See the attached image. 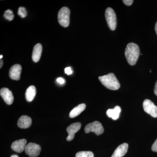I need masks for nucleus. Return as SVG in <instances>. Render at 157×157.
Masks as SVG:
<instances>
[{"instance_id":"f257e3e1","label":"nucleus","mask_w":157,"mask_h":157,"mask_svg":"<svg viewBox=\"0 0 157 157\" xmlns=\"http://www.w3.org/2000/svg\"><path fill=\"white\" fill-rule=\"evenodd\" d=\"M140 53V49L137 44L131 42L127 45L125 51V56L127 61L131 66L135 65L138 60Z\"/></svg>"},{"instance_id":"f03ea898","label":"nucleus","mask_w":157,"mask_h":157,"mask_svg":"<svg viewBox=\"0 0 157 157\" xmlns=\"http://www.w3.org/2000/svg\"><path fill=\"white\" fill-rule=\"evenodd\" d=\"M99 79L101 83L108 89L116 90L120 87V84L115 75L109 73L107 75L99 77Z\"/></svg>"},{"instance_id":"7ed1b4c3","label":"nucleus","mask_w":157,"mask_h":157,"mask_svg":"<svg viewBox=\"0 0 157 157\" xmlns=\"http://www.w3.org/2000/svg\"><path fill=\"white\" fill-rule=\"evenodd\" d=\"M70 11L67 7H63L59 10L58 15L59 23L64 27H67L70 24Z\"/></svg>"},{"instance_id":"20e7f679","label":"nucleus","mask_w":157,"mask_h":157,"mask_svg":"<svg viewBox=\"0 0 157 157\" xmlns=\"http://www.w3.org/2000/svg\"><path fill=\"white\" fill-rule=\"evenodd\" d=\"M105 17L107 25L111 30H115L117 25L116 15L114 10L111 8H108L105 11Z\"/></svg>"},{"instance_id":"39448f33","label":"nucleus","mask_w":157,"mask_h":157,"mask_svg":"<svg viewBox=\"0 0 157 157\" xmlns=\"http://www.w3.org/2000/svg\"><path fill=\"white\" fill-rule=\"evenodd\" d=\"M84 131L86 133L92 132L95 133L97 135H99L104 133V129L100 122L95 121L86 125Z\"/></svg>"},{"instance_id":"423d86ee","label":"nucleus","mask_w":157,"mask_h":157,"mask_svg":"<svg viewBox=\"0 0 157 157\" xmlns=\"http://www.w3.org/2000/svg\"><path fill=\"white\" fill-rule=\"evenodd\" d=\"M143 109L147 113L152 117H157V107L153 102L149 99H146L143 103Z\"/></svg>"},{"instance_id":"0eeeda50","label":"nucleus","mask_w":157,"mask_h":157,"mask_svg":"<svg viewBox=\"0 0 157 157\" xmlns=\"http://www.w3.org/2000/svg\"><path fill=\"white\" fill-rule=\"evenodd\" d=\"M25 153L30 157L39 156L41 151V147L36 143H29L25 147Z\"/></svg>"},{"instance_id":"6e6552de","label":"nucleus","mask_w":157,"mask_h":157,"mask_svg":"<svg viewBox=\"0 0 157 157\" xmlns=\"http://www.w3.org/2000/svg\"><path fill=\"white\" fill-rule=\"evenodd\" d=\"M81 127V124L79 122L74 123L70 124L67 128V131L68 133V136L67 140L70 141L73 140L75 136V134L80 130Z\"/></svg>"},{"instance_id":"1a4fd4ad","label":"nucleus","mask_w":157,"mask_h":157,"mask_svg":"<svg viewBox=\"0 0 157 157\" xmlns=\"http://www.w3.org/2000/svg\"><path fill=\"white\" fill-rule=\"evenodd\" d=\"M0 94L4 101L8 105H11L14 101L12 92L7 88H3L0 90Z\"/></svg>"},{"instance_id":"9d476101","label":"nucleus","mask_w":157,"mask_h":157,"mask_svg":"<svg viewBox=\"0 0 157 157\" xmlns=\"http://www.w3.org/2000/svg\"><path fill=\"white\" fill-rule=\"evenodd\" d=\"M21 72V67L20 65H13L10 68L9 75L10 78L13 80H18L20 78Z\"/></svg>"},{"instance_id":"9b49d317","label":"nucleus","mask_w":157,"mask_h":157,"mask_svg":"<svg viewBox=\"0 0 157 157\" xmlns=\"http://www.w3.org/2000/svg\"><path fill=\"white\" fill-rule=\"evenodd\" d=\"M26 143L27 140L26 139H22L16 140L11 144V149L16 152H22L25 150Z\"/></svg>"},{"instance_id":"f8f14e48","label":"nucleus","mask_w":157,"mask_h":157,"mask_svg":"<svg viewBox=\"0 0 157 157\" xmlns=\"http://www.w3.org/2000/svg\"><path fill=\"white\" fill-rule=\"evenodd\" d=\"M32 119L29 117L23 115L17 121V126L21 129H26L32 125Z\"/></svg>"},{"instance_id":"ddd939ff","label":"nucleus","mask_w":157,"mask_h":157,"mask_svg":"<svg viewBox=\"0 0 157 157\" xmlns=\"http://www.w3.org/2000/svg\"><path fill=\"white\" fill-rule=\"evenodd\" d=\"M128 148V144L126 143L122 144L116 149L111 157H122L126 154Z\"/></svg>"},{"instance_id":"4468645a","label":"nucleus","mask_w":157,"mask_h":157,"mask_svg":"<svg viewBox=\"0 0 157 157\" xmlns=\"http://www.w3.org/2000/svg\"><path fill=\"white\" fill-rule=\"evenodd\" d=\"M42 52V46L40 43L35 45L33 50L32 59L35 63H37L40 59Z\"/></svg>"},{"instance_id":"2eb2a0df","label":"nucleus","mask_w":157,"mask_h":157,"mask_svg":"<svg viewBox=\"0 0 157 157\" xmlns=\"http://www.w3.org/2000/svg\"><path fill=\"white\" fill-rule=\"evenodd\" d=\"M121 112V107L117 106L113 109H108L107 111V115L108 117L111 118L113 120H116L119 117Z\"/></svg>"},{"instance_id":"dca6fc26","label":"nucleus","mask_w":157,"mask_h":157,"mask_svg":"<svg viewBox=\"0 0 157 157\" xmlns=\"http://www.w3.org/2000/svg\"><path fill=\"white\" fill-rule=\"evenodd\" d=\"M36 93V87L34 86H31L28 88L25 92V98L28 102H32L33 100Z\"/></svg>"},{"instance_id":"f3484780","label":"nucleus","mask_w":157,"mask_h":157,"mask_svg":"<svg viewBox=\"0 0 157 157\" xmlns=\"http://www.w3.org/2000/svg\"><path fill=\"white\" fill-rule=\"evenodd\" d=\"M86 107V105L84 104H80L76 106L70 111V115H69L70 117L71 118L76 117L77 116L79 115L85 109Z\"/></svg>"},{"instance_id":"a211bd4d","label":"nucleus","mask_w":157,"mask_h":157,"mask_svg":"<svg viewBox=\"0 0 157 157\" xmlns=\"http://www.w3.org/2000/svg\"><path fill=\"white\" fill-rule=\"evenodd\" d=\"M76 157H94V155L91 151H79L76 154Z\"/></svg>"},{"instance_id":"6ab92c4d","label":"nucleus","mask_w":157,"mask_h":157,"mask_svg":"<svg viewBox=\"0 0 157 157\" xmlns=\"http://www.w3.org/2000/svg\"><path fill=\"white\" fill-rule=\"evenodd\" d=\"M4 16L6 19L10 21L13 20L14 18V15L13 14V12L10 9L5 11Z\"/></svg>"},{"instance_id":"aec40b11","label":"nucleus","mask_w":157,"mask_h":157,"mask_svg":"<svg viewBox=\"0 0 157 157\" xmlns=\"http://www.w3.org/2000/svg\"><path fill=\"white\" fill-rule=\"evenodd\" d=\"M17 14L22 18H24L27 15L26 10L24 7H21L18 9Z\"/></svg>"},{"instance_id":"412c9836","label":"nucleus","mask_w":157,"mask_h":157,"mask_svg":"<svg viewBox=\"0 0 157 157\" xmlns=\"http://www.w3.org/2000/svg\"><path fill=\"white\" fill-rule=\"evenodd\" d=\"M151 150L152 151L157 152V139L152 145Z\"/></svg>"},{"instance_id":"4be33fe9","label":"nucleus","mask_w":157,"mask_h":157,"mask_svg":"<svg viewBox=\"0 0 157 157\" xmlns=\"http://www.w3.org/2000/svg\"><path fill=\"white\" fill-rule=\"evenodd\" d=\"M65 73L68 75H71L73 73V71L71 70V68L70 67H68L65 68Z\"/></svg>"},{"instance_id":"5701e85b","label":"nucleus","mask_w":157,"mask_h":157,"mask_svg":"<svg viewBox=\"0 0 157 157\" xmlns=\"http://www.w3.org/2000/svg\"><path fill=\"white\" fill-rule=\"evenodd\" d=\"M123 2L126 6H130L133 4L134 1H133V0H123Z\"/></svg>"},{"instance_id":"b1692460","label":"nucleus","mask_w":157,"mask_h":157,"mask_svg":"<svg viewBox=\"0 0 157 157\" xmlns=\"http://www.w3.org/2000/svg\"><path fill=\"white\" fill-rule=\"evenodd\" d=\"M56 81L59 83L60 84H64L65 82L64 79L63 78H61V77L58 78L57 79Z\"/></svg>"},{"instance_id":"393cba45","label":"nucleus","mask_w":157,"mask_h":157,"mask_svg":"<svg viewBox=\"0 0 157 157\" xmlns=\"http://www.w3.org/2000/svg\"><path fill=\"white\" fill-rule=\"evenodd\" d=\"M154 93L157 96V81L156 82L155 85Z\"/></svg>"},{"instance_id":"a878e982","label":"nucleus","mask_w":157,"mask_h":157,"mask_svg":"<svg viewBox=\"0 0 157 157\" xmlns=\"http://www.w3.org/2000/svg\"><path fill=\"white\" fill-rule=\"evenodd\" d=\"M155 30L156 33L157 35V21L155 25Z\"/></svg>"},{"instance_id":"bb28decb","label":"nucleus","mask_w":157,"mask_h":157,"mask_svg":"<svg viewBox=\"0 0 157 157\" xmlns=\"http://www.w3.org/2000/svg\"><path fill=\"white\" fill-rule=\"evenodd\" d=\"M3 64V61L1 60V67H0V68H2V67Z\"/></svg>"},{"instance_id":"cd10ccee","label":"nucleus","mask_w":157,"mask_h":157,"mask_svg":"<svg viewBox=\"0 0 157 157\" xmlns=\"http://www.w3.org/2000/svg\"><path fill=\"white\" fill-rule=\"evenodd\" d=\"M11 157H18V156L17 155H11Z\"/></svg>"},{"instance_id":"c85d7f7f","label":"nucleus","mask_w":157,"mask_h":157,"mask_svg":"<svg viewBox=\"0 0 157 157\" xmlns=\"http://www.w3.org/2000/svg\"><path fill=\"white\" fill-rule=\"evenodd\" d=\"M0 57H1V58H0V59H2V57H3L2 56V55L0 56Z\"/></svg>"}]
</instances>
